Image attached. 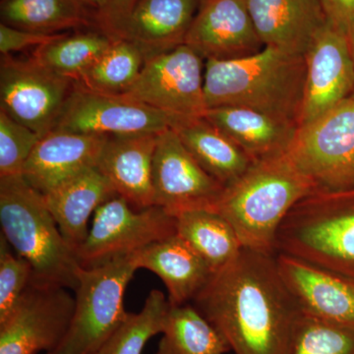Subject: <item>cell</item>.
<instances>
[{"label": "cell", "mask_w": 354, "mask_h": 354, "mask_svg": "<svg viewBox=\"0 0 354 354\" xmlns=\"http://www.w3.org/2000/svg\"><path fill=\"white\" fill-rule=\"evenodd\" d=\"M235 354H288L300 312L274 255L242 248L193 300Z\"/></svg>", "instance_id": "1"}, {"label": "cell", "mask_w": 354, "mask_h": 354, "mask_svg": "<svg viewBox=\"0 0 354 354\" xmlns=\"http://www.w3.org/2000/svg\"><path fill=\"white\" fill-rule=\"evenodd\" d=\"M67 290L32 278L12 313L0 324V354L48 353L57 348L75 309V297Z\"/></svg>", "instance_id": "12"}, {"label": "cell", "mask_w": 354, "mask_h": 354, "mask_svg": "<svg viewBox=\"0 0 354 354\" xmlns=\"http://www.w3.org/2000/svg\"><path fill=\"white\" fill-rule=\"evenodd\" d=\"M184 44L207 59H235L264 48L247 0H201Z\"/></svg>", "instance_id": "15"}, {"label": "cell", "mask_w": 354, "mask_h": 354, "mask_svg": "<svg viewBox=\"0 0 354 354\" xmlns=\"http://www.w3.org/2000/svg\"><path fill=\"white\" fill-rule=\"evenodd\" d=\"M118 196L106 177L91 167L43 194L68 245L78 250L87 239L91 216L111 198Z\"/></svg>", "instance_id": "22"}, {"label": "cell", "mask_w": 354, "mask_h": 354, "mask_svg": "<svg viewBox=\"0 0 354 354\" xmlns=\"http://www.w3.org/2000/svg\"><path fill=\"white\" fill-rule=\"evenodd\" d=\"M1 23L41 34L97 28L80 0H1Z\"/></svg>", "instance_id": "26"}, {"label": "cell", "mask_w": 354, "mask_h": 354, "mask_svg": "<svg viewBox=\"0 0 354 354\" xmlns=\"http://www.w3.org/2000/svg\"><path fill=\"white\" fill-rule=\"evenodd\" d=\"M109 137L51 130L35 147L22 176L44 194L86 169L97 167Z\"/></svg>", "instance_id": "19"}, {"label": "cell", "mask_w": 354, "mask_h": 354, "mask_svg": "<svg viewBox=\"0 0 354 354\" xmlns=\"http://www.w3.org/2000/svg\"><path fill=\"white\" fill-rule=\"evenodd\" d=\"M225 188L198 164L172 128L158 135L153 162V206L172 216L213 209Z\"/></svg>", "instance_id": "13"}, {"label": "cell", "mask_w": 354, "mask_h": 354, "mask_svg": "<svg viewBox=\"0 0 354 354\" xmlns=\"http://www.w3.org/2000/svg\"><path fill=\"white\" fill-rule=\"evenodd\" d=\"M80 1L92 14L93 17H94L95 27H97V21L101 19L108 10L109 0H80Z\"/></svg>", "instance_id": "37"}, {"label": "cell", "mask_w": 354, "mask_h": 354, "mask_svg": "<svg viewBox=\"0 0 354 354\" xmlns=\"http://www.w3.org/2000/svg\"><path fill=\"white\" fill-rule=\"evenodd\" d=\"M203 57L187 44L147 58L138 78L123 94L177 118L207 111Z\"/></svg>", "instance_id": "10"}, {"label": "cell", "mask_w": 354, "mask_h": 354, "mask_svg": "<svg viewBox=\"0 0 354 354\" xmlns=\"http://www.w3.org/2000/svg\"><path fill=\"white\" fill-rule=\"evenodd\" d=\"M1 234L32 268V279L75 290L79 264L43 194L23 176L0 177Z\"/></svg>", "instance_id": "4"}, {"label": "cell", "mask_w": 354, "mask_h": 354, "mask_svg": "<svg viewBox=\"0 0 354 354\" xmlns=\"http://www.w3.org/2000/svg\"><path fill=\"white\" fill-rule=\"evenodd\" d=\"M203 118L227 135L253 162L285 155L298 129L297 123L243 106L208 109Z\"/></svg>", "instance_id": "21"}, {"label": "cell", "mask_w": 354, "mask_h": 354, "mask_svg": "<svg viewBox=\"0 0 354 354\" xmlns=\"http://www.w3.org/2000/svg\"><path fill=\"white\" fill-rule=\"evenodd\" d=\"M265 46L305 57L327 25L323 0H247Z\"/></svg>", "instance_id": "18"}, {"label": "cell", "mask_w": 354, "mask_h": 354, "mask_svg": "<svg viewBox=\"0 0 354 354\" xmlns=\"http://www.w3.org/2000/svg\"><path fill=\"white\" fill-rule=\"evenodd\" d=\"M180 118L127 95L94 92L76 83L53 130L104 136L160 134Z\"/></svg>", "instance_id": "11"}, {"label": "cell", "mask_w": 354, "mask_h": 354, "mask_svg": "<svg viewBox=\"0 0 354 354\" xmlns=\"http://www.w3.org/2000/svg\"><path fill=\"white\" fill-rule=\"evenodd\" d=\"M60 34H41L18 29L11 26L0 24V53L1 55H12L13 53L24 51L28 48L32 50L39 46L50 43L58 38Z\"/></svg>", "instance_id": "34"}, {"label": "cell", "mask_w": 354, "mask_h": 354, "mask_svg": "<svg viewBox=\"0 0 354 354\" xmlns=\"http://www.w3.org/2000/svg\"><path fill=\"white\" fill-rule=\"evenodd\" d=\"M305 58L272 46L235 59H207V109L243 106L297 123L304 102Z\"/></svg>", "instance_id": "2"}, {"label": "cell", "mask_w": 354, "mask_h": 354, "mask_svg": "<svg viewBox=\"0 0 354 354\" xmlns=\"http://www.w3.org/2000/svg\"><path fill=\"white\" fill-rule=\"evenodd\" d=\"M41 137L0 109V177L22 176Z\"/></svg>", "instance_id": "32"}, {"label": "cell", "mask_w": 354, "mask_h": 354, "mask_svg": "<svg viewBox=\"0 0 354 354\" xmlns=\"http://www.w3.org/2000/svg\"><path fill=\"white\" fill-rule=\"evenodd\" d=\"M169 306L164 293L153 290L143 309L128 314L127 320L95 354H141L151 337L162 334Z\"/></svg>", "instance_id": "30"}, {"label": "cell", "mask_w": 354, "mask_h": 354, "mask_svg": "<svg viewBox=\"0 0 354 354\" xmlns=\"http://www.w3.org/2000/svg\"><path fill=\"white\" fill-rule=\"evenodd\" d=\"M288 157L315 192L354 189V95L298 127Z\"/></svg>", "instance_id": "7"}, {"label": "cell", "mask_w": 354, "mask_h": 354, "mask_svg": "<svg viewBox=\"0 0 354 354\" xmlns=\"http://www.w3.org/2000/svg\"><path fill=\"white\" fill-rule=\"evenodd\" d=\"M176 234V216L158 206L135 209L120 196L104 203L94 214L87 239L76 251L83 269L108 264Z\"/></svg>", "instance_id": "8"}, {"label": "cell", "mask_w": 354, "mask_h": 354, "mask_svg": "<svg viewBox=\"0 0 354 354\" xmlns=\"http://www.w3.org/2000/svg\"><path fill=\"white\" fill-rule=\"evenodd\" d=\"M32 278V268L25 258L12 252V247L0 236V324L12 313Z\"/></svg>", "instance_id": "33"}, {"label": "cell", "mask_w": 354, "mask_h": 354, "mask_svg": "<svg viewBox=\"0 0 354 354\" xmlns=\"http://www.w3.org/2000/svg\"><path fill=\"white\" fill-rule=\"evenodd\" d=\"M201 0H136L106 34L127 39L145 58L184 44Z\"/></svg>", "instance_id": "16"}, {"label": "cell", "mask_w": 354, "mask_h": 354, "mask_svg": "<svg viewBox=\"0 0 354 354\" xmlns=\"http://www.w3.org/2000/svg\"><path fill=\"white\" fill-rule=\"evenodd\" d=\"M276 253L354 281V189L314 192L298 202L279 228Z\"/></svg>", "instance_id": "5"}, {"label": "cell", "mask_w": 354, "mask_h": 354, "mask_svg": "<svg viewBox=\"0 0 354 354\" xmlns=\"http://www.w3.org/2000/svg\"><path fill=\"white\" fill-rule=\"evenodd\" d=\"M172 129L203 169L225 187L253 165L244 151L203 116L180 118Z\"/></svg>", "instance_id": "24"}, {"label": "cell", "mask_w": 354, "mask_h": 354, "mask_svg": "<svg viewBox=\"0 0 354 354\" xmlns=\"http://www.w3.org/2000/svg\"><path fill=\"white\" fill-rule=\"evenodd\" d=\"M139 270L136 253L81 269L75 309L64 339L46 354H95L127 320L124 295Z\"/></svg>", "instance_id": "6"}, {"label": "cell", "mask_w": 354, "mask_h": 354, "mask_svg": "<svg viewBox=\"0 0 354 354\" xmlns=\"http://www.w3.org/2000/svg\"><path fill=\"white\" fill-rule=\"evenodd\" d=\"M174 216L176 234L215 274L230 265L243 248L234 227L214 209H188Z\"/></svg>", "instance_id": "25"}, {"label": "cell", "mask_w": 354, "mask_h": 354, "mask_svg": "<svg viewBox=\"0 0 354 354\" xmlns=\"http://www.w3.org/2000/svg\"><path fill=\"white\" fill-rule=\"evenodd\" d=\"M160 134L109 136L97 160V169L133 209L153 206V162Z\"/></svg>", "instance_id": "20"}, {"label": "cell", "mask_w": 354, "mask_h": 354, "mask_svg": "<svg viewBox=\"0 0 354 354\" xmlns=\"http://www.w3.org/2000/svg\"><path fill=\"white\" fill-rule=\"evenodd\" d=\"M145 60L138 46L127 39L113 38L108 50L76 83L94 92L123 94L138 78Z\"/></svg>", "instance_id": "29"}, {"label": "cell", "mask_w": 354, "mask_h": 354, "mask_svg": "<svg viewBox=\"0 0 354 354\" xmlns=\"http://www.w3.org/2000/svg\"><path fill=\"white\" fill-rule=\"evenodd\" d=\"M135 1L136 0H109L108 10L97 22V29L106 32L120 16L127 12Z\"/></svg>", "instance_id": "36"}, {"label": "cell", "mask_w": 354, "mask_h": 354, "mask_svg": "<svg viewBox=\"0 0 354 354\" xmlns=\"http://www.w3.org/2000/svg\"><path fill=\"white\" fill-rule=\"evenodd\" d=\"M288 354H354V327L300 313Z\"/></svg>", "instance_id": "31"}, {"label": "cell", "mask_w": 354, "mask_h": 354, "mask_svg": "<svg viewBox=\"0 0 354 354\" xmlns=\"http://www.w3.org/2000/svg\"><path fill=\"white\" fill-rule=\"evenodd\" d=\"M274 259L301 313L354 327V281L285 254Z\"/></svg>", "instance_id": "17"}, {"label": "cell", "mask_w": 354, "mask_h": 354, "mask_svg": "<svg viewBox=\"0 0 354 354\" xmlns=\"http://www.w3.org/2000/svg\"><path fill=\"white\" fill-rule=\"evenodd\" d=\"M157 354H225L232 351L223 335L191 304L169 306Z\"/></svg>", "instance_id": "27"}, {"label": "cell", "mask_w": 354, "mask_h": 354, "mask_svg": "<svg viewBox=\"0 0 354 354\" xmlns=\"http://www.w3.org/2000/svg\"><path fill=\"white\" fill-rule=\"evenodd\" d=\"M328 21L348 37L354 36V0H323Z\"/></svg>", "instance_id": "35"}, {"label": "cell", "mask_w": 354, "mask_h": 354, "mask_svg": "<svg viewBox=\"0 0 354 354\" xmlns=\"http://www.w3.org/2000/svg\"><path fill=\"white\" fill-rule=\"evenodd\" d=\"M353 53H354V36H353Z\"/></svg>", "instance_id": "38"}, {"label": "cell", "mask_w": 354, "mask_h": 354, "mask_svg": "<svg viewBox=\"0 0 354 354\" xmlns=\"http://www.w3.org/2000/svg\"><path fill=\"white\" fill-rule=\"evenodd\" d=\"M314 192L313 184L285 153L254 162L225 188L212 209L234 227L243 248L274 255L281 223L298 202Z\"/></svg>", "instance_id": "3"}, {"label": "cell", "mask_w": 354, "mask_h": 354, "mask_svg": "<svg viewBox=\"0 0 354 354\" xmlns=\"http://www.w3.org/2000/svg\"><path fill=\"white\" fill-rule=\"evenodd\" d=\"M75 84L31 57L1 55L0 109L44 136L55 128Z\"/></svg>", "instance_id": "9"}, {"label": "cell", "mask_w": 354, "mask_h": 354, "mask_svg": "<svg viewBox=\"0 0 354 354\" xmlns=\"http://www.w3.org/2000/svg\"><path fill=\"white\" fill-rule=\"evenodd\" d=\"M304 58L306 76L299 127L335 108L354 91L353 44L329 21Z\"/></svg>", "instance_id": "14"}, {"label": "cell", "mask_w": 354, "mask_h": 354, "mask_svg": "<svg viewBox=\"0 0 354 354\" xmlns=\"http://www.w3.org/2000/svg\"><path fill=\"white\" fill-rule=\"evenodd\" d=\"M139 269L164 281L172 306L193 302L215 272L178 234L153 242L136 252Z\"/></svg>", "instance_id": "23"}, {"label": "cell", "mask_w": 354, "mask_h": 354, "mask_svg": "<svg viewBox=\"0 0 354 354\" xmlns=\"http://www.w3.org/2000/svg\"><path fill=\"white\" fill-rule=\"evenodd\" d=\"M113 41V37L102 30L87 28L73 34L64 32L32 50L31 57L51 71L77 82Z\"/></svg>", "instance_id": "28"}]
</instances>
